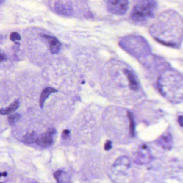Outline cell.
Masks as SVG:
<instances>
[{"instance_id": "ba28073f", "label": "cell", "mask_w": 183, "mask_h": 183, "mask_svg": "<svg viewBox=\"0 0 183 183\" xmlns=\"http://www.w3.org/2000/svg\"><path fill=\"white\" fill-rule=\"evenodd\" d=\"M37 137L35 133L33 132L31 133H28L23 138L22 141L25 143H37Z\"/></svg>"}, {"instance_id": "7c38bea8", "label": "cell", "mask_w": 183, "mask_h": 183, "mask_svg": "<svg viewBox=\"0 0 183 183\" xmlns=\"http://www.w3.org/2000/svg\"><path fill=\"white\" fill-rule=\"evenodd\" d=\"M21 118V115L19 114H13L11 115L8 117V121L10 124H13L16 123Z\"/></svg>"}, {"instance_id": "6da1fadb", "label": "cell", "mask_w": 183, "mask_h": 183, "mask_svg": "<svg viewBox=\"0 0 183 183\" xmlns=\"http://www.w3.org/2000/svg\"><path fill=\"white\" fill-rule=\"evenodd\" d=\"M157 4L154 0H142L133 8L131 17L136 21H146L154 17Z\"/></svg>"}, {"instance_id": "2e32d148", "label": "cell", "mask_w": 183, "mask_h": 183, "mask_svg": "<svg viewBox=\"0 0 183 183\" xmlns=\"http://www.w3.org/2000/svg\"><path fill=\"white\" fill-rule=\"evenodd\" d=\"M7 57L5 56L4 54L2 53L0 51V62H2L3 61H5V60H7Z\"/></svg>"}, {"instance_id": "ffe728a7", "label": "cell", "mask_w": 183, "mask_h": 183, "mask_svg": "<svg viewBox=\"0 0 183 183\" xmlns=\"http://www.w3.org/2000/svg\"></svg>"}, {"instance_id": "7a4b0ae2", "label": "cell", "mask_w": 183, "mask_h": 183, "mask_svg": "<svg viewBox=\"0 0 183 183\" xmlns=\"http://www.w3.org/2000/svg\"><path fill=\"white\" fill-rule=\"evenodd\" d=\"M107 8L109 12L117 16L124 15L129 8L127 0H108Z\"/></svg>"}, {"instance_id": "8992f818", "label": "cell", "mask_w": 183, "mask_h": 183, "mask_svg": "<svg viewBox=\"0 0 183 183\" xmlns=\"http://www.w3.org/2000/svg\"><path fill=\"white\" fill-rule=\"evenodd\" d=\"M57 90L56 89L52 87L46 88L41 93L40 98V106L41 108H43V104L45 102L46 100L48 98L49 96L54 92H56Z\"/></svg>"}, {"instance_id": "5bb4252c", "label": "cell", "mask_w": 183, "mask_h": 183, "mask_svg": "<svg viewBox=\"0 0 183 183\" xmlns=\"http://www.w3.org/2000/svg\"><path fill=\"white\" fill-rule=\"evenodd\" d=\"M112 142H111L110 141H107L106 143L105 144V145H104V149H105V150H106V151L110 150V149L112 148Z\"/></svg>"}, {"instance_id": "4fadbf2b", "label": "cell", "mask_w": 183, "mask_h": 183, "mask_svg": "<svg viewBox=\"0 0 183 183\" xmlns=\"http://www.w3.org/2000/svg\"><path fill=\"white\" fill-rule=\"evenodd\" d=\"M10 39L12 41H16L21 40V37L18 33L12 32L10 35Z\"/></svg>"}, {"instance_id": "9c48e42d", "label": "cell", "mask_w": 183, "mask_h": 183, "mask_svg": "<svg viewBox=\"0 0 183 183\" xmlns=\"http://www.w3.org/2000/svg\"><path fill=\"white\" fill-rule=\"evenodd\" d=\"M127 116L129 120V130L130 134L132 137H134L135 135V123L132 114L130 112H127Z\"/></svg>"}, {"instance_id": "d6986e66", "label": "cell", "mask_w": 183, "mask_h": 183, "mask_svg": "<svg viewBox=\"0 0 183 183\" xmlns=\"http://www.w3.org/2000/svg\"><path fill=\"white\" fill-rule=\"evenodd\" d=\"M4 1V0H0V3H2Z\"/></svg>"}, {"instance_id": "e0dca14e", "label": "cell", "mask_w": 183, "mask_h": 183, "mask_svg": "<svg viewBox=\"0 0 183 183\" xmlns=\"http://www.w3.org/2000/svg\"><path fill=\"white\" fill-rule=\"evenodd\" d=\"M178 122L179 124L180 125L181 127H183V116H180L178 118Z\"/></svg>"}, {"instance_id": "ac0fdd59", "label": "cell", "mask_w": 183, "mask_h": 183, "mask_svg": "<svg viewBox=\"0 0 183 183\" xmlns=\"http://www.w3.org/2000/svg\"><path fill=\"white\" fill-rule=\"evenodd\" d=\"M7 176V172H4V173H0V177H2V176L6 177Z\"/></svg>"}, {"instance_id": "8fae6325", "label": "cell", "mask_w": 183, "mask_h": 183, "mask_svg": "<svg viewBox=\"0 0 183 183\" xmlns=\"http://www.w3.org/2000/svg\"><path fill=\"white\" fill-rule=\"evenodd\" d=\"M56 9H57V11L58 12L64 13V14L65 13L66 15L67 13H70V7L68 5L65 4L59 3L56 5Z\"/></svg>"}, {"instance_id": "30bf717a", "label": "cell", "mask_w": 183, "mask_h": 183, "mask_svg": "<svg viewBox=\"0 0 183 183\" xmlns=\"http://www.w3.org/2000/svg\"><path fill=\"white\" fill-rule=\"evenodd\" d=\"M54 177L57 183H65L66 182V173L62 170H58L54 173Z\"/></svg>"}, {"instance_id": "5b68a950", "label": "cell", "mask_w": 183, "mask_h": 183, "mask_svg": "<svg viewBox=\"0 0 183 183\" xmlns=\"http://www.w3.org/2000/svg\"><path fill=\"white\" fill-rule=\"evenodd\" d=\"M123 71L127 77L130 88L132 90H138L139 89V84L137 79H136L135 75L133 73V72L128 69H124Z\"/></svg>"}, {"instance_id": "277c9868", "label": "cell", "mask_w": 183, "mask_h": 183, "mask_svg": "<svg viewBox=\"0 0 183 183\" xmlns=\"http://www.w3.org/2000/svg\"><path fill=\"white\" fill-rule=\"evenodd\" d=\"M43 37L47 40L50 45V50L51 53L53 54L58 53L61 47V43L56 37H51L48 35H43Z\"/></svg>"}, {"instance_id": "52a82bcc", "label": "cell", "mask_w": 183, "mask_h": 183, "mask_svg": "<svg viewBox=\"0 0 183 183\" xmlns=\"http://www.w3.org/2000/svg\"><path fill=\"white\" fill-rule=\"evenodd\" d=\"M19 106L18 101H15L13 103L10 104L9 106L5 109H0V114L8 115L15 112Z\"/></svg>"}, {"instance_id": "3957f363", "label": "cell", "mask_w": 183, "mask_h": 183, "mask_svg": "<svg viewBox=\"0 0 183 183\" xmlns=\"http://www.w3.org/2000/svg\"><path fill=\"white\" fill-rule=\"evenodd\" d=\"M55 133V130L52 128L50 129L46 132L37 138V145L43 147H47L50 146L53 142V136Z\"/></svg>"}, {"instance_id": "9a60e30c", "label": "cell", "mask_w": 183, "mask_h": 183, "mask_svg": "<svg viewBox=\"0 0 183 183\" xmlns=\"http://www.w3.org/2000/svg\"><path fill=\"white\" fill-rule=\"evenodd\" d=\"M70 133V131H69V130H64L63 132V137L64 138H67L69 137Z\"/></svg>"}]
</instances>
